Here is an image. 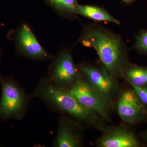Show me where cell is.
I'll list each match as a JSON object with an SVG mask.
<instances>
[{"instance_id": "6da1fadb", "label": "cell", "mask_w": 147, "mask_h": 147, "mask_svg": "<svg viewBox=\"0 0 147 147\" xmlns=\"http://www.w3.org/2000/svg\"><path fill=\"white\" fill-rule=\"evenodd\" d=\"M78 41L96 51L100 63L116 80L129 63V50L120 35L97 23L84 26Z\"/></svg>"}, {"instance_id": "7a4b0ae2", "label": "cell", "mask_w": 147, "mask_h": 147, "mask_svg": "<svg viewBox=\"0 0 147 147\" xmlns=\"http://www.w3.org/2000/svg\"><path fill=\"white\" fill-rule=\"evenodd\" d=\"M31 97L38 98L52 110L60 113L77 124H88L99 128L105 119L98 113L82 105L68 90L49 78H43L37 86Z\"/></svg>"}, {"instance_id": "3957f363", "label": "cell", "mask_w": 147, "mask_h": 147, "mask_svg": "<svg viewBox=\"0 0 147 147\" xmlns=\"http://www.w3.org/2000/svg\"><path fill=\"white\" fill-rule=\"evenodd\" d=\"M2 94L0 99V120L22 119L26 115L29 97L22 87L11 78L0 75Z\"/></svg>"}, {"instance_id": "277c9868", "label": "cell", "mask_w": 147, "mask_h": 147, "mask_svg": "<svg viewBox=\"0 0 147 147\" xmlns=\"http://www.w3.org/2000/svg\"><path fill=\"white\" fill-rule=\"evenodd\" d=\"M7 38L14 44L16 53L23 57L32 60H53L54 56L40 44L34 32L28 24H23L10 30Z\"/></svg>"}, {"instance_id": "5b68a950", "label": "cell", "mask_w": 147, "mask_h": 147, "mask_svg": "<svg viewBox=\"0 0 147 147\" xmlns=\"http://www.w3.org/2000/svg\"><path fill=\"white\" fill-rule=\"evenodd\" d=\"M68 90L82 105L110 120L114 108L111 98L91 86L82 75Z\"/></svg>"}, {"instance_id": "8992f818", "label": "cell", "mask_w": 147, "mask_h": 147, "mask_svg": "<svg viewBox=\"0 0 147 147\" xmlns=\"http://www.w3.org/2000/svg\"><path fill=\"white\" fill-rule=\"evenodd\" d=\"M49 67L48 77L52 82L68 90L80 76L74 62L71 50L65 49L54 57Z\"/></svg>"}, {"instance_id": "52a82bcc", "label": "cell", "mask_w": 147, "mask_h": 147, "mask_svg": "<svg viewBox=\"0 0 147 147\" xmlns=\"http://www.w3.org/2000/svg\"><path fill=\"white\" fill-rule=\"evenodd\" d=\"M81 75L95 89L110 98L117 91L115 80L102 64H81L77 65Z\"/></svg>"}, {"instance_id": "ba28073f", "label": "cell", "mask_w": 147, "mask_h": 147, "mask_svg": "<svg viewBox=\"0 0 147 147\" xmlns=\"http://www.w3.org/2000/svg\"><path fill=\"white\" fill-rule=\"evenodd\" d=\"M117 108L122 120L129 124L137 123L142 120L147 110L133 89L123 90L121 92L117 100Z\"/></svg>"}, {"instance_id": "9c48e42d", "label": "cell", "mask_w": 147, "mask_h": 147, "mask_svg": "<svg viewBox=\"0 0 147 147\" xmlns=\"http://www.w3.org/2000/svg\"><path fill=\"white\" fill-rule=\"evenodd\" d=\"M96 144L100 147H138L141 144L133 132L122 126L103 128Z\"/></svg>"}, {"instance_id": "30bf717a", "label": "cell", "mask_w": 147, "mask_h": 147, "mask_svg": "<svg viewBox=\"0 0 147 147\" xmlns=\"http://www.w3.org/2000/svg\"><path fill=\"white\" fill-rule=\"evenodd\" d=\"M80 125L64 116L59 120L57 133L54 146L57 147H78L82 145Z\"/></svg>"}, {"instance_id": "8fae6325", "label": "cell", "mask_w": 147, "mask_h": 147, "mask_svg": "<svg viewBox=\"0 0 147 147\" xmlns=\"http://www.w3.org/2000/svg\"><path fill=\"white\" fill-rule=\"evenodd\" d=\"M76 13L78 15L90 18L97 22H107L120 25L118 20L110 15L105 9L94 5H80L76 8Z\"/></svg>"}, {"instance_id": "7c38bea8", "label": "cell", "mask_w": 147, "mask_h": 147, "mask_svg": "<svg viewBox=\"0 0 147 147\" xmlns=\"http://www.w3.org/2000/svg\"><path fill=\"white\" fill-rule=\"evenodd\" d=\"M45 2L46 5L62 17L70 20L77 19V0H45Z\"/></svg>"}, {"instance_id": "4fadbf2b", "label": "cell", "mask_w": 147, "mask_h": 147, "mask_svg": "<svg viewBox=\"0 0 147 147\" xmlns=\"http://www.w3.org/2000/svg\"><path fill=\"white\" fill-rule=\"evenodd\" d=\"M122 77L130 85L139 87L147 86V67L129 63L124 70Z\"/></svg>"}, {"instance_id": "5bb4252c", "label": "cell", "mask_w": 147, "mask_h": 147, "mask_svg": "<svg viewBox=\"0 0 147 147\" xmlns=\"http://www.w3.org/2000/svg\"><path fill=\"white\" fill-rule=\"evenodd\" d=\"M133 48L138 52L147 55V30H142L136 36Z\"/></svg>"}, {"instance_id": "9a60e30c", "label": "cell", "mask_w": 147, "mask_h": 147, "mask_svg": "<svg viewBox=\"0 0 147 147\" xmlns=\"http://www.w3.org/2000/svg\"><path fill=\"white\" fill-rule=\"evenodd\" d=\"M139 100L147 109V86L139 87L130 85Z\"/></svg>"}, {"instance_id": "2e32d148", "label": "cell", "mask_w": 147, "mask_h": 147, "mask_svg": "<svg viewBox=\"0 0 147 147\" xmlns=\"http://www.w3.org/2000/svg\"><path fill=\"white\" fill-rule=\"evenodd\" d=\"M136 0H122L123 2L125 3L129 4L131 3Z\"/></svg>"}, {"instance_id": "e0dca14e", "label": "cell", "mask_w": 147, "mask_h": 147, "mask_svg": "<svg viewBox=\"0 0 147 147\" xmlns=\"http://www.w3.org/2000/svg\"><path fill=\"white\" fill-rule=\"evenodd\" d=\"M145 140H146V142H147V131H146V134H145Z\"/></svg>"}, {"instance_id": "ac0fdd59", "label": "cell", "mask_w": 147, "mask_h": 147, "mask_svg": "<svg viewBox=\"0 0 147 147\" xmlns=\"http://www.w3.org/2000/svg\"><path fill=\"white\" fill-rule=\"evenodd\" d=\"M2 56V52L1 51V50H0V59H1V57Z\"/></svg>"}]
</instances>
